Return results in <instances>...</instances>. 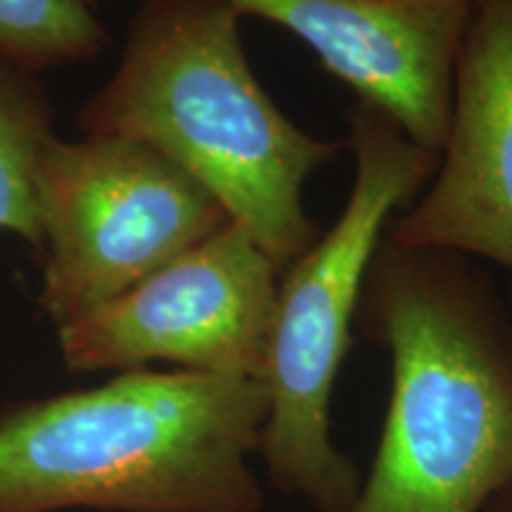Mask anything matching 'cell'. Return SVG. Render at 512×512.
<instances>
[{
  "mask_svg": "<svg viewBox=\"0 0 512 512\" xmlns=\"http://www.w3.org/2000/svg\"><path fill=\"white\" fill-rule=\"evenodd\" d=\"M356 320L392 396L344 512H486L512 489V318L465 256L382 240Z\"/></svg>",
  "mask_w": 512,
  "mask_h": 512,
  "instance_id": "6da1fadb",
  "label": "cell"
},
{
  "mask_svg": "<svg viewBox=\"0 0 512 512\" xmlns=\"http://www.w3.org/2000/svg\"><path fill=\"white\" fill-rule=\"evenodd\" d=\"M240 22L228 0H140L117 72L79 124L181 166L285 271L318 240L304 183L342 143L280 112L247 60Z\"/></svg>",
  "mask_w": 512,
  "mask_h": 512,
  "instance_id": "7a4b0ae2",
  "label": "cell"
},
{
  "mask_svg": "<svg viewBox=\"0 0 512 512\" xmlns=\"http://www.w3.org/2000/svg\"><path fill=\"white\" fill-rule=\"evenodd\" d=\"M254 377L126 370L0 418V512H261Z\"/></svg>",
  "mask_w": 512,
  "mask_h": 512,
  "instance_id": "3957f363",
  "label": "cell"
},
{
  "mask_svg": "<svg viewBox=\"0 0 512 512\" xmlns=\"http://www.w3.org/2000/svg\"><path fill=\"white\" fill-rule=\"evenodd\" d=\"M349 126L354 188L335 226L280 273L261 370L264 475L280 496L313 512H344L361 486L358 465L332 437V394L370 261L439 159L363 102L349 112Z\"/></svg>",
  "mask_w": 512,
  "mask_h": 512,
  "instance_id": "277c9868",
  "label": "cell"
},
{
  "mask_svg": "<svg viewBox=\"0 0 512 512\" xmlns=\"http://www.w3.org/2000/svg\"><path fill=\"white\" fill-rule=\"evenodd\" d=\"M43 311L86 316L230 223L181 166L136 140L50 138L38 164Z\"/></svg>",
  "mask_w": 512,
  "mask_h": 512,
  "instance_id": "5b68a950",
  "label": "cell"
},
{
  "mask_svg": "<svg viewBox=\"0 0 512 512\" xmlns=\"http://www.w3.org/2000/svg\"><path fill=\"white\" fill-rule=\"evenodd\" d=\"M280 273L230 221L117 299L60 325L64 363L81 373L174 363L261 380Z\"/></svg>",
  "mask_w": 512,
  "mask_h": 512,
  "instance_id": "8992f818",
  "label": "cell"
},
{
  "mask_svg": "<svg viewBox=\"0 0 512 512\" xmlns=\"http://www.w3.org/2000/svg\"><path fill=\"white\" fill-rule=\"evenodd\" d=\"M384 240L479 256L512 275V0L472 3L437 169Z\"/></svg>",
  "mask_w": 512,
  "mask_h": 512,
  "instance_id": "52a82bcc",
  "label": "cell"
},
{
  "mask_svg": "<svg viewBox=\"0 0 512 512\" xmlns=\"http://www.w3.org/2000/svg\"><path fill=\"white\" fill-rule=\"evenodd\" d=\"M278 24L318 55L358 102L387 114L439 155L451 119L453 67L475 0H228Z\"/></svg>",
  "mask_w": 512,
  "mask_h": 512,
  "instance_id": "ba28073f",
  "label": "cell"
},
{
  "mask_svg": "<svg viewBox=\"0 0 512 512\" xmlns=\"http://www.w3.org/2000/svg\"><path fill=\"white\" fill-rule=\"evenodd\" d=\"M53 138L50 107L29 69L0 57V230L41 254L38 164Z\"/></svg>",
  "mask_w": 512,
  "mask_h": 512,
  "instance_id": "9c48e42d",
  "label": "cell"
},
{
  "mask_svg": "<svg viewBox=\"0 0 512 512\" xmlns=\"http://www.w3.org/2000/svg\"><path fill=\"white\" fill-rule=\"evenodd\" d=\"M98 0H0V57L34 69L88 60L107 46Z\"/></svg>",
  "mask_w": 512,
  "mask_h": 512,
  "instance_id": "30bf717a",
  "label": "cell"
},
{
  "mask_svg": "<svg viewBox=\"0 0 512 512\" xmlns=\"http://www.w3.org/2000/svg\"><path fill=\"white\" fill-rule=\"evenodd\" d=\"M486 512H512V489L505 491L503 496H498Z\"/></svg>",
  "mask_w": 512,
  "mask_h": 512,
  "instance_id": "8fae6325",
  "label": "cell"
}]
</instances>
